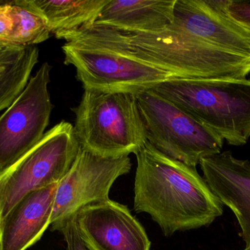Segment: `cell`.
<instances>
[{
  "mask_svg": "<svg viewBox=\"0 0 250 250\" xmlns=\"http://www.w3.org/2000/svg\"><path fill=\"white\" fill-rule=\"evenodd\" d=\"M67 43L110 50L182 79L245 80L250 73V57L210 46L170 26L144 32L94 24Z\"/></svg>",
  "mask_w": 250,
  "mask_h": 250,
  "instance_id": "obj_1",
  "label": "cell"
},
{
  "mask_svg": "<svg viewBox=\"0 0 250 250\" xmlns=\"http://www.w3.org/2000/svg\"><path fill=\"white\" fill-rule=\"evenodd\" d=\"M134 209L151 216L165 236L211 225L223 204L196 167L160 153L148 142L136 154Z\"/></svg>",
  "mask_w": 250,
  "mask_h": 250,
  "instance_id": "obj_2",
  "label": "cell"
},
{
  "mask_svg": "<svg viewBox=\"0 0 250 250\" xmlns=\"http://www.w3.org/2000/svg\"><path fill=\"white\" fill-rule=\"evenodd\" d=\"M228 143L242 146L250 137V80L172 78L153 89Z\"/></svg>",
  "mask_w": 250,
  "mask_h": 250,
  "instance_id": "obj_3",
  "label": "cell"
},
{
  "mask_svg": "<svg viewBox=\"0 0 250 250\" xmlns=\"http://www.w3.org/2000/svg\"><path fill=\"white\" fill-rule=\"evenodd\" d=\"M81 148L97 157L117 159L136 155L146 144V135L136 95L84 91L72 109Z\"/></svg>",
  "mask_w": 250,
  "mask_h": 250,
  "instance_id": "obj_4",
  "label": "cell"
},
{
  "mask_svg": "<svg viewBox=\"0 0 250 250\" xmlns=\"http://www.w3.org/2000/svg\"><path fill=\"white\" fill-rule=\"evenodd\" d=\"M81 149L73 125L62 120L20 158L0 169V224L28 194L59 183Z\"/></svg>",
  "mask_w": 250,
  "mask_h": 250,
  "instance_id": "obj_5",
  "label": "cell"
},
{
  "mask_svg": "<svg viewBox=\"0 0 250 250\" xmlns=\"http://www.w3.org/2000/svg\"><path fill=\"white\" fill-rule=\"evenodd\" d=\"M147 142L162 154L191 167L220 154L224 140L153 90L136 95Z\"/></svg>",
  "mask_w": 250,
  "mask_h": 250,
  "instance_id": "obj_6",
  "label": "cell"
},
{
  "mask_svg": "<svg viewBox=\"0 0 250 250\" xmlns=\"http://www.w3.org/2000/svg\"><path fill=\"white\" fill-rule=\"evenodd\" d=\"M64 64L76 68L84 91L137 95L172 78L170 72L104 48L62 45Z\"/></svg>",
  "mask_w": 250,
  "mask_h": 250,
  "instance_id": "obj_7",
  "label": "cell"
},
{
  "mask_svg": "<svg viewBox=\"0 0 250 250\" xmlns=\"http://www.w3.org/2000/svg\"><path fill=\"white\" fill-rule=\"evenodd\" d=\"M51 68L47 62L42 63L0 116V169L14 162L43 137L54 108L48 91Z\"/></svg>",
  "mask_w": 250,
  "mask_h": 250,
  "instance_id": "obj_8",
  "label": "cell"
},
{
  "mask_svg": "<svg viewBox=\"0 0 250 250\" xmlns=\"http://www.w3.org/2000/svg\"><path fill=\"white\" fill-rule=\"evenodd\" d=\"M131 167L129 157L102 158L81 149L73 165L57 185L51 230L59 231L83 207L109 199L114 182L127 174Z\"/></svg>",
  "mask_w": 250,
  "mask_h": 250,
  "instance_id": "obj_9",
  "label": "cell"
},
{
  "mask_svg": "<svg viewBox=\"0 0 250 250\" xmlns=\"http://www.w3.org/2000/svg\"><path fill=\"white\" fill-rule=\"evenodd\" d=\"M229 0H176L170 25L210 46L250 57V31L228 14Z\"/></svg>",
  "mask_w": 250,
  "mask_h": 250,
  "instance_id": "obj_10",
  "label": "cell"
},
{
  "mask_svg": "<svg viewBox=\"0 0 250 250\" xmlns=\"http://www.w3.org/2000/svg\"><path fill=\"white\" fill-rule=\"evenodd\" d=\"M88 250H150L144 226L126 205L108 199L83 207L74 216Z\"/></svg>",
  "mask_w": 250,
  "mask_h": 250,
  "instance_id": "obj_11",
  "label": "cell"
},
{
  "mask_svg": "<svg viewBox=\"0 0 250 250\" xmlns=\"http://www.w3.org/2000/svg\"><path fill=\"white\" fill-rule=\"evenodd\" d=\"M199 164L211 192L236 216L245 250H250V161L238 159L226 151L204 157Z\"/></svg>",
  "mask_w": 250,
  "mask_h": 250,
  "instance_id": "obj_12",
  "label": "cell"
},
{
  "mask_svg": "<svg viewBox=\"0 0 250 250\" xmlns=\"http://www.w3.org/2000/svg\"><path fill=\"white\" fill-rule=\"evenodd\" d=\"M58 183L28 194L0 224V250H26L49 226Z\"/></svg>",
  "mask_w": 250,
  "mask_h": 250,
  "instance_id": "obj_13",
  "label": "cell"
},
{
  "mask_svg": "<svg viewBox=\"0 0 250 250\" xmlns=\"http://www.w3.org/2000/svg\"><path fill=\"white\" fill-rule=\"evenodd\" d=\"M176 0H109L95 25L132 32H154L170 26Z\"/></svg>",
  "mask_w": 250,
  "mask_h": 250,
  "instance_id": "obj_14",
  "label": "cell"
},
{
  "mask_svg": "<svg viewBox=\"0 0 250 250\" xmlns=\"http://www.w3.org/2000/svg\"><path fill=\"white\" fill-rule=\"evenodd\" d=\"M46 20L51 33L70 41L95 24L109 0H33Z\"/></svg>",
  "mask_w": 250,
  "mask_h": 250,
  "instance_id": "obj_15",
  "label": "cell"
},
{
  "mask_svg": "<svg viewBox=\"0 0 250 250\" xmlns=\"http://www.w3.org/2000/svg\"><path fill=\"white\" fill-rule=\"evenodd\" d=\"M14 20L12 44L32 46L47 41L51 32L48 23L33 0L11 1Z\"/></svg>",
  "mask_w": 250,
  "mask_h": 250,
  "instance_id": "obj_16",
  "label": "cell"
},
{
  "mask_svg": "<svg viewBox=\"0 0 250 250\" xmlns=\"http://www.w3.org/2000/svg\"><path fill=\"white\" fill-rule=\"evenodd\" d=\"M38 60V48L26 46L20 60L0 77V112L5 110L24 89Z\"/></svg>",
  "mask_w": 250,
  "mask_h": 250,
  "instance_id": "obj_17",
  "label": "cell"
},
{
  "mask_svg": "<svg viewBox=\"0 0 250 250\" xmlns=\"http://www.w3.org/2000/svg\"><path fill=\"white\" fill-rule=\"evenodd\" d=\"M226 10L234 22L250 31V1L229 0Z\"/></svg>",
  "mask_w": 250,
  "mask_h": 250,
  "instance_id": "obj_18",
  "label": "cell"
},
{
  "mask_svg": "<svg viewBox=\"0 0 250 250\" xmlns=\"http://www.w3.org/2000/svg\"><path fill=\"white\" fill-rule=\"evenodd\" d=\"M14 20L12 15L11 1L0 2V41L12 44Z\"/></svg>",
  "mask_w": 250,
  "mask_h": 250,
  "instance_id": "obj_19",
  "label": "cell"
},
{
  "mask_svg": "<svg viewBox=\"0 0 250 250\" xmlns=\"http://www.w3.org/2000/svg\"><path fill=\"white\" fill-rule=\"evenodd\" d=\"M59 231L64 237L66 250H88L78 232L74 217L64 223Z\"/></svg>",
  "mask_w": 250,
  "mask_h": 250,
  "instance_id": "obj_20",
  "label": "cell"
},
{
  "mask_svg": "<svg viewBox=\"0 0 250 250\" xmlns=\"http://www.w3.org/2000/svg\"><path fill=\"white\" fill-rule=\"evenodd\" d=\"M13 64H14V63H13ZM13 64L0 63V77H1V76H3V75H4V73H5L6 72L10 69V68L11 67Z\"/></svg>",
  "mask_w": 250,
  "mask_h": 250,
  "instance_id": "obj_21",
  "label": "cell"
},
{
  "mask_svg": "<svg viewBox=\"0 0 250 250\" xmlns=\"http://www.w3.org/2000/svg\"></svg>",
  "mask_w": 250,
  "mask_h": 250,
  "instance_id": "obj_22",
  "label": "cell"
}]
</instances>
